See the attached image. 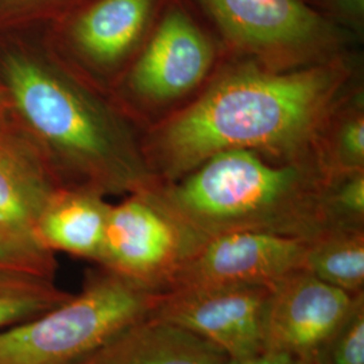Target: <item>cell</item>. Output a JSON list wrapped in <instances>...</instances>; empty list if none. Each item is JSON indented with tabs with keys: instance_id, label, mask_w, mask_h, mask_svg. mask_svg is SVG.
<instances>
[{
	"instance_id": "cell-1",
	"label": "cell",
	"mask_w": 364,
	"mask_h": 364,
	"mask_svg": "<svg viewBox=\"0 0 364 364\" xmlns=\"http://www.w3.org/2000/svg\"><path fill=\"white\" fill-rule=\"evenodd\" d=\"M359 73L353 53L290 70L230 57L191 105L142 132L146 164L159 185L235 149L318 162L326 120L362 82Z\"/></svg>"
},
{
	"instance_id": "cell-2",
	"label": "cell",
	"mask_w": 364,
	"mask_h": 364,
	"mask_svg": "<svg viewBox=\"0 0 364 364\" xmlns=\"http://www.w3.org/2000/svg\"><path fill=\"white\" fill-rule=\"evenodd\" d=\"M0 84L14 124L61 186L109 197L158 185L144 159L142 132L109 96L73 73L43 37L0 34Z\"/></svg>"
},
{
	"instance_id": "cell-3",
	"label": "cell",
	"mask_w": 364,
	"mask_h": 364,
	"mask_svg": "<svg viewBox=\"0 0 364 364\" xmlns=\"http://www.w3.org/2000/svg\"><path fill=\"white\" fill-rule=\"evenodd\" d=\"M331 178L316 161L235 149L154 191L204 239L252 231L311 242L338 228L328 204Z\"/></svg>"
},
{
	"instance_id": "cell-4",
	"label": "cell",
	"mask_w": 364,
	"mask_h": 364,
	"mask_svg": "<svg viewBox=\"0 0 364 364\" xmlns=\"http://www.w3.org/2000/svg\"><path fill=\"white\" fill-rule=\"evenodd\" d=\"M228 58L191 0H169L109 97L144 132L191 105Z\"/></svg>"
},
{
	"instance_id": "cell-5",
	"label": "cell",
	"mask_w": 364,
	"mask_h": 364,
	"mask_svg": "<svg viewBox=\"0 0 364 364\" xmlns=\"http://www.w3.org/2000/svg\"><path fill=\"white\" fill-rule=\"evenodd\" d=\"M161 296L99 266L76 296L0 331V364H82L147 320Z\"/></svg>"
},
{
	"instance_id": "cell-6",
	"label": "cell",
	"mask_w": 364,
	"mask_h": 364,
	"mask_svg": "<svg viewBox=\"0 0 364 364\" xmlns=\"http://www.w3.org/2000/svg\"><path fill=\"white\" fill-rule=\"evenodd\" d=\"M230 57L273 70L335 60L358 38L308 0H191Z\"/></svg>"
},
{
	"instance_id": "cell-7",
	"label": "cell",
	"mask_w": 364,
	"mask_h": 364,
	"mask_svg": "<svg viewBox=\"0 0 364 364\" xmlns=\"http://www.w3.org/2000/svg\"><path fill=\"white\" fill-rule=\"evenodd\" d=\"M169 0H87L45 27L73 73L107 96L124 76Z\"/></svg>"
},
{
	"instance_id": "cell-8",
	"label": "cell",
	"mask_w": 364,
	"mask_h": 364,
	"mask_svg": "<svg viewBox=\"0 0 364 364\" xmlns=\"http://www.w3.org/2000/svg\"><path fill=\"white\" fill-rule=\"evenodd\" d=\"M204 240L151 188L111 204L96 264L165 293Z\"/></svg>"
},
{
	"instance_id": "cell-9",
	"label": "cell",
	"mask_w": 364,
	"mask_h": 364,
	"mask_svg": "<svg viewBox=\"0 0 364 364\" xmlns=\"http://www.w3.org/2000/svg\"><path fill=\"white\" fill-rule=\"evenodd\" d=\"M270 287H183L162 293L150 318L207 340L232 362L264 352V317Z\"/></svg>"
},
{
	"instance_id": "cell-10",
	"label": "cell",
	"mask_w": 364,
	"mask_h": 364,
	"mask_svg": "<svg viewBox=\"0 0 364 364\" xmlns=\"http://www.w3.org/2000/svg\"><path fill=\"white\" fill-rule=\"evenodd\" d=\"M364 305L353 294L299 270L270 287L264 317V352L316 364L329 341Z\"/></svg>"
},
{
	"instance_id": "cell-11",
	"label": "cell",
	"mask_w": 364,
	"mask_h": 364,
	"mask_svg": "<svg viewBox=\"0 0 364 364\" xmlns=\"http://www.w3.org/2000/svg\"><path fill=\"white\" fill-rule=\"evenodd\" d=\"M309 240L236 231L207 237L174 277L168 291L183 287L254 285L273 287L305 270Z\"/></svg>"
},
{
	"instance_id": "cell-12",
	"label": "cell",
	"mask_w": 364,
	"mask_h": 364,
	"mask_svg": "<svg viewBox=\"0 0 364 364\" xmlns=\"http://www.w3.org/2000/svg\"><path fill=\"white\" fill-rule=\"evenodd\" d=\"M58 188L63 186L13 120L0 124V232L37 247L36 223Z\"/></svg>"
},
{
	"instance_id": "cell-13",
	"label": "cell",
	"mask_w": 364,
	"mask_h": 364,
	"mask_svg": "<svg viewBox=\"0 0 364 364\" xmlns=\"http://www.w3.org/2000/svg\"><path fill=\"white\" fill-rule=\"evenodd\" d=\"M111 204L87 188H58L41 210L34 243L50 254L69 255L97 263L105 242Z\"/></svg>"
},
{
	"instance_id": "cell-14",
	"label": "cell",
	"mask_w": 364,
	"mask_h": 364,
	"mask_svg": "<svg viewBox=\"0 0 364 364\" xmlns=\"http://www.w3.org/2000/svg\"><path fill=\"white\" fill-rule=\"evenodd\" d=\"M82 364H232V360L207 340L149 317Z\"/></svg>"
},
{
	"instance_id": "cell-15",
	"label": "cell",
	"mask_w": 364,
	"mask_h": 364,
	"mask_svg": "<svg viewBox=\"0 0 364 364\" xmlns=\"http://www.w3.org/2000/svg\"><path fill=\"white\" fill-rule=\"evenodd\" d=\"M305 270L348 293H364V227L333 228L311 240Z\"/></svg>"
},
{
	"instance_id": "cell-16",
	"label": "cell",
	"mask_w": 364,
	"mask_h": 364,
	"mask_svg": "<svg viewBox=\"0 0 364 364\" xmlns=\"http://www.w3.org/2000/svg\"><path fill=\"white\" fill-rule=\"evenodd\" d=\"M317 156L329 177L364 170L363 81L328 117L318 141Z\"/></svg>"
},
{
	"instance_id": "cell-17",
	"label": "cell",
	"mask_w": 364,
	"mask_h": 364,
	"mask_svg": "<svg viewBox=\"0 0 364 364\" xmlns=\"http://www.w3.org/2000/svg\"><path fill=\"white\" fill-rule=\"evenodd\" d=\"M70 296L52 277L0 270V331L26 323Z\"/></svg>"
},
{
	"instance_id": "cell-18",
	"label": "cell",
	"mask_w": 364,
	"mask_h": 364,
	"mask_svg": "<svg viewBox=\"0 0 364 364\" xmlns=\"http://www.w3.org/2000/svg\"><path fill=\"white\" fill-rule=\"evenodd\" d=\"M87 0H0V34L49 26Z\"/></svg>"
},
{
	"instance_id": "cell-19",
	"label": "cell",
	"mask_w": 364,
	"mask_h": 364,
	"mask_svg": "<svg viewBox=\"0 0 364 364\" xmlns=\"http://www.w3.org/2000/svg\"><path fill=\"white\" fill-rule=\"evenodd\" d=\"M328 204L338 228L364 227V170L333 176L328 188Z\"/></svg>"
},
{
	"instance_id": "cell-20",
	"label": "cell",
	"mask_w": 364,
	"mask_h": 364,
	"mask_svg": "<svg viewBox=\"0 0 364 364\" xmlns=\"http://www.w3.org/2000/svg\"><path fill=\"white\" fill-rule=\"evenodd\" d=\"M57 266L54 254L21 243L0 232V270L26 272L55 278Z\"/></svg>"
},
{
	"instance_id": "cell-21",
	"label": "cell",
	"mask_w": 364,
	"mask_h": 364,
	"mask_svg": "<svg viewBox=\"0 0 364 364\" xmlns=\"http://www.w3.org/2000/svg\"><path fill=\"white\" fill-rule=\"evenodd\" d=\"M316 364H364V305L340 328Z\"/></svg>"
},
{
	"instance_id": "cell-22",
	"label": "cell",
	"mask_w": 364,
	"mask_h": 364,
	"mask_svg": "<svg viewBox=\"0 0 364 364\" xmlns=\"http://www.w3.org/2000/svg\"><path fill=\"white\" fill-rule=\"evenodd\" d=\"M326 19L350 31L356 38L363 36L364 0H308Z\"/></svg>"
},
{
	"instance_id": "cell-23",
	"label": "cell",
	"mask_w": 364,
	"mask_h": 364,
	"mask_svg": "<svg viewBox=\"0 0 364 364\" xmlns=\"http://www.w3.org/2000/svg\"><path fill=\"white\" fill-rule=\"evenodd\" d=\"M232 364H312L301 360L297 358L289 356L285 353H275V352H262L257 356H252L246 360L232 362Z\"/></svg>"
},
{
	"instance_id": "cell-24",
	"label": "cell",
	"mask_w": 364,
	"mask_h": 364,
	"mask_svg": "<svg viewBox=\"0 0 364 364\" xmlns=\"http://www.w3.org/2000/svg\"><path fill=\"white\" fill-rule=\"evenodd\" d=\"M10 120H11V115H10L9 99H7V95H6L3 85L0 84V124H4Z\"/></svg>"
}]
</instances>
